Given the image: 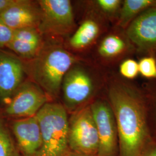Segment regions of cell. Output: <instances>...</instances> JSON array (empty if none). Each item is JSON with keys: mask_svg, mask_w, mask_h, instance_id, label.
<instances>
[{"mask_svg": "<svg viewBox=\"0 0 156 156\" xmlns=\"http://www.w3.org/2000/svg\"><path fill=\"white\" fill-rule=\"evenodd\" d=\"M106 86V98L117 125L118 156H140L152 140L141 86L121 78L117 73L109 78Z\"/></svg>", "mask_w": 156, "mask_h": 156, "instance_id": "1", "label": "cell"}, {"mask_svg": "<svg viewBox=\"0 0 156 156\" xmlns=\"http://www.w3.org/2000/svg\"><path fill=\"white\" fill-rule=\"evenodd\" d=\"M76 62V57L64 48L50 46L23 62L25 73L31 81L51 98L58 95L64 76Z\"/></svg>", "mask_w": 156, "mask_h": 156, "instance_id": "2", "label": "cell"}, {"mask_svg": "<svg viewBox=\"0 0 156 156\" xmlns=\"http://www.w3.org/2000/svg\"><path fill=\"white\" fill-rule=\"evenodd\" d=\"M42 136V146L37 156H64L68 146L67 110L62 104L49 102L36 115Z\"/></svg>", "mask_w": 156, "mask_h": 156, "instance_id": "3", "label": "cell"}, {"mask_svg": "<svg viewBox=\"0 0 156 156\" xmlns=\"http://www.w3.org/2000/svg\"><path fill=\"white\" fill-rule=\"evenodd\" d=\"M89 67L74 65L64 76L62 85L63 106L72 113L88 106L97 97L102 78Z\"/></svg>", "mask_w": 156, "mask_h": 156, "instance_id": "4", "label": "cell"}, {"mask_svg": "<svg viewBox=\"0 0 156 156\" xmlns=\"http://www.w3.org/2000/svg\"><path fill=\"white\" fill-rule=\"evenodd\" d=\"M68 138L70 151L98 156L99 139L90 105L73 113L68 121Z\"/></svg>", "mask_w": 156, "mask_h": 156, "instance_id": "5", "label": "cell"}, {"mask_svg": "<svg viewBox=\"0 0 156 156\" xmlns=\"http://www.w3.org/2000/svg\"><path fill=\"white\" fill-rule=\"evenodd\" d=\"M90 108L99 139L98 156H118L117 125L109 102L106 97H97Z\"/></svg>", "mask_w": 156, "mask_h": 156, "instance_id": "6", "label": "cell"}, {"mask_svg": "<svg viewBox=\"0 0 156 156\" xmlns=\"http://www.w3.org/2000/svg\"><path fill=\"white\" fill-rule=\"evenodd\" d=\"M49 97L31 80L24 82L9 102L4 106L3 115L12 119L33 117L48 102Z\"/></svg>", "mask_w": 156, "mask_h": 156, "instance_id": "7", "label": "cell"}, {"mask_svg": "<svg viewBox=\"0 0 156 156\" xmlns=\"http://www.w3.org/2000/svg\"><path fill=\"white\" fill-rule=\"evenodd\" d=\"M41 20L38 30L44 33L64 35L75 26L73 7L69 0H41Z\"/></svg>", "mask_w": 156, "mask_h": 156, "instance_id": "8", "label": "cell"}, {"mask_svg": "<svg viewBox=\"0 0 156 156\" xmlns=\"http://www.w3.org/2000/svg\"><path fill=\"white\" fill-rule=\"evenodd\" d=\"M125 30L137 55H151L156 51V5L142 13Z\"/></svg>", "mask_w": 156, "mask_h": 156, "instance_id": "9", "label": "cell"}, {"mask_svg": "<svg viewBox=\"0 0 156 156\" xmlns=\"http://www.w3.org/2000/svg\"><path fill=\"white\" fill-rule=\"evenodd\" d=\"M96 53L104 63L118 66L124 59L136 54V51L126 30L113 26L98 42Z\"/></svg>", "mask_w": 156, "mask_h": 156, "instance_id": "10", "label": "cell"}, {"mask_svg": "<svg viewBox=\"0 0 156 156\" xmlns=\"http://www.w3.org/2000/svg\"><path fill=\"white\" fill-rule=\"evenodd\" d=\"M25 71L22 60L0 49V104L5 106L24 82Z\"/></svg>", "mask_w": 156, "mask_h": 156, "instance_id": "11", "label": "cell"}, {"mask_svg": "<svg viewBox=\"0 0 156 156\" xmlns=\"http://www.w3.org/2000/svg\"><path fill=\"white\" fill-rule=\"evenodd\" d=\"M10 129L21 156H37L42 146V136L36 116L12 119Z\"/></svg>", "mask_w": 156, "mask_h": 156, "instance_id": "12", "label": "cell"}, {"mask_svg": "<svg viewBox=\"0 0 156 156\" xmlns=\"http://www.w3.org/2000/svg\"><path fill=\"white\" fill-rule=\"evenodd\" d=\"M0 19L10 28H38L41 20L40 8L30 1L15 0L14 2L0 13Z\"/></svg>", "mask_w": 156, "mask_h": 156, "instance_id": "13", "label": "cell"}, {"mask_svg": "<svg viewBox=\"0 0 156 156\" xmlns=\"http://www.w3.org/2000/svg\"><path fill=\"white\" fill-rule=\"evenodd\" d=\"M106 19L97 12L84 19L73 34L69 44L76 50H84L97 41L106 26Z\"/></svg>", "mask_w": 156, "mask_h": 156, "instance_id": "14", "label": "cell"}, {"mask_svg": "<svg viewBox=\"0 0 156 156\" xmlns=\"http://www.w3.org/2000/svg\"><path fill=\"white\" fill-rule=\"evenodd\" d=\"M156 5V0H123L117 23L115 25L126 30L135 18Z\"/></svg>", "mask_w": 156, "mask_h": 156, "instance_id": "15", "label": "cell"}, {"mask_svg": "<svg viewBox=\"0 0 156 156\" xmlns=\"http://www.w3.org/2000/svg\"><path fill=\"white\" fill-rule=\"evenodd\" d=\"M145 97L148 127L151 139L156 141V82L147 80L141 85Z\"/></svg>", "mask_w": 156, "mask_h": 156, "instance_id": "16", "label": "cell"}, {"mask_svg": "<svg viewBox=\"0 0 156 156\" xmlns=\"http://www.w3.org/2000/svg\"><path fill=\"white\" fill-rule=\"evenodd\" d=\"M5 117L0 109V156H20Z\"/></svg>", "mask_w": 156, "mask_h": 156, "instance_id": "17", "label": "cell"}, {"mask_svg": "<svg viewBox=\"0 0 156 156\" xmlns=\"http://www.w3.org/2000/svg\"><path fill=\"white\" fill-rule=\"evenodd\" d=\"M123 0H97L93 5L96 12L115 26L117 22Z\"/></svg>", "mask_w": 156, "mask_h": 156, "instance_id": "18", "label": "cell"}, {"mask_svg": "<svg viewBox=\"0 0 156 156\" xmlns=\"http://www.w3.org/2000/svg\"><path fill=\"white\" fill-rule=\"evenodd\" d=\"M6 48L13 51L19 57L31 59L41 50V45L33 44L12 39Z\"/></svg>", "mask_w": 156, "mask_h": 156, "instance_id": "19", "label": "cell"}, {"mask_svg": "<svg viewBox=\"0 0 156 156\" xmlns=\"http://www.w3.org/2000/svg\"><path fill=\"white\" fill-rule=\"evenodd\" d=\"M118 75L126 80L133 81L138 76V62L133 57L124 59L118 66Z\"/></svg>", "mask_w": 156, "mask_h": 156, "instance_id": "20", "label": "cell"}, {"mask_svg": "<svg viewBox=\"0 0 156 156\" xmlns=\"http://www.w3.org/2000/svg\"><path fill=\"white\" fill-rule=\"evenodd\" d=\"M138 62L140 75L156 82V58L152 55L141 57Z\"/></svg>", "mask_w": 156, "mask_h": 156, "instance_id": "21", "label": "cell"}, {"mask_svg": "<svg viewBox=\"0 0 156 156\" xmlns=\"http://www.w3.org/2000/svg\"><path fill=\"white\" fill-rule=\"evenodd\" d=\"M12 39L33 44L41 45V37L38 28L34 27L20 28L14 30Z\"/></svg>", "mask_w": 156, "mask_h": 156, "instance_id": "22", "label": "cell"}, {"mask_svg": "<svg viewBox=\"0 0 156 156\" xmlns=\"http://www.w3.org/2000/svg\"><path fill=\"white\" fill-rule=\"evenodd\" d=\"M14 30L8 26L0 19V48H5L11 41Z\"/></svg>", "mask_w": 156, "mask_h": 156, "instance_id": "23", "label": "cell"}, {"mask_svg": "<svg viewBox=\"0 0 156 156\" xmlns=\"http://www.w3.org/2000/svg\"><path fill=\"white\" fill-rule=\"evenodd\" d=\"M140 156H156V141L151 140L144 148Z\"/></svg>", "mask_w": 156, "mask_h": 156, "instance_id": "24", "label": "cell"}, {"mask_svg": "<svg viewBox=\"0 0 156 156\" xmlns=\"http://www.w3.org/2000/svg\"><path fill=\"white\" fill-rule=\"evenodd\" d=\"M15 0H0V13L14 2Z\"/></svg>", "mask_w": 156, "mask_h": 156, "instance_id": "25", "label": "cell"}, {"mask_svg": "<svg viewBox=\"0 0 156 156\" xmlns=\"http://www.w3.org/2000/svg\"><path fill=\"white\" fill-rule=\"evenodd\" d=\"M64 156H91V155H86V154H79L77 153H75L71 151H69L68 153Z\"/></svg>", "mask_w": 156, "mask_h": 156, "instance_id": "26", "label": "cell"}, {"mask_svg": "<svg viewBox=\"0 0 156 156\" xmlns=\"http://www.w3.org/2000/svg\"><path fill=\"white\" fill-rule=\"evenodd\" d=\"M151 55H152V56H154V57H155V58H156V51H154V53H153Z\"/></svg>", "mask_w": 156, "mask_h": 156, "instance_id": "27", "label": "cell"}, {"mask_svg": "<svg viewBox=\"0 0 156 156\" xmlns=\"http://www.w3.org/2000/svg\"></svg>", "mask_w": 156, "mask_h": 156, "instance_id": "28", "label": "cell"}]
</instances>
